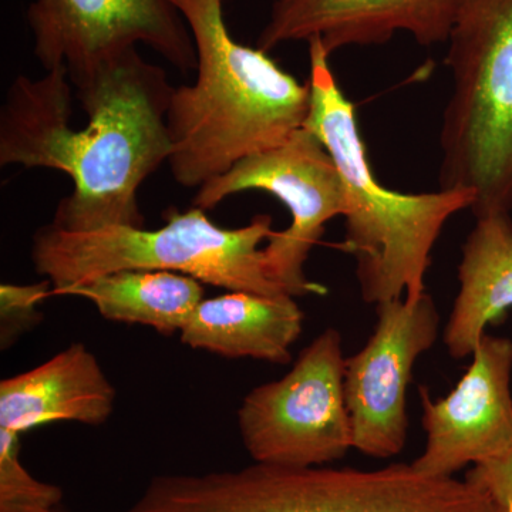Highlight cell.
<instances>
[{
	"label": "cell",
	"mask_w": 512,
	"mask_h": 512,
	"mask_svg": "<svg viewBox=\"0 0 512 512\" xmlns=\"http://www.w3.org/2000/svg\"><path fill=\"white\" fill-rule=\"evenodd\" d=\"M171 86L163 67L131 49L70 82L66 67L16 77L0 110V165L69 175L73 191L52 227H144L137 194L170 160Z\"/></svg>",
	"instance_id": "obj_1"
},
{
	"label": "cell",
	"mask_w": 512,
	"mask_h": 512,
	"mask_svg": "<svg viewBox=\"0 0 512 512\" xmlns=\"http://www.w3.org/2000/svg\"><path fill=\"white\" fill-rule=\"evenodd\" d=\"M197 52V79L174 87L167 111L171 173L200 188L235 164L282 146L305 127L311 86L299 83L259 47L229 32L224 0H171Z\"/></svg>",
	"instance_id": "obj_2"
},
{
	"label": "cell",
	"mask_w": 512,
	"mask_h": 512,
	"mask_svg": "<svg viewBox=\"0 0 512 512\" xmlns=\"http://www.w3.org/2000/svg\"><path fill=\"white\" fill-rule=\"evenodd\" d=\"M311 111L305 128L328 148L348 194L342 248L356 259V276L366 302L404 299L426 293L424 279L431 251L444 225L471 210L476 195L468 190L403 194L377 180L367 158L355 104L345 96L330 69V55L318 37L309 40Z\"/></svg>",
	"instance_id": "obj_3"
},
{
	"label": "cell",
	"mask_w": 512,
	"mask_h": 512,
	"mask_svg": "<svg viewBox=\"0 0 512 512\" xmlns=\"http://www.w3.org/2000/svg\"><path fill=\"white\" fill-rule=\"evenodd\" d=\"M120 512H498L487 494L413 464L281 467L157 476Z\"/></svg>",
	"instance_id": "obj_4"
},
{
	"label": "cell",
	"mask_w": 512,
	"mask_h": 512,
	"mask_svg": "<svg viewBox=\"0 0 512 512\" xmlns=\"http://www.w3.org/2000/svg\"><path fill=\"white\" fill-rule=\"evenodd\" d=\"M274 234L268 214L255 215L245 227L228 229L192 207L167 212L165 224L157 229L69 232L46 225L33 237L30 256L37 274L52 284L53 296L96 276L127 269L177 272L228 292L276 296L286 292L269 278L262 247Z\"/></svg>",
	"instance_id": "obj_5"
},
{
	"label": "cell",
	"mask_w": 512,
	"mask_h": 512,
	"mask_svg": "<svg viewBox=\"0 0 512 512\" xmlns=\"http://www.w3.org/2000/svg\"><path fill=\"white\" fill-rule=\"evenodd\" d=\"M453 90L440 188L476 195L474 217L512 211V0H463L446 42Z\"/></svg>",
	"instance_id": "obj_6"
},
{
	"label": "cell",
	"mask_w": 512,
	"mask_h": 512,
	"mask_svg": "<svg viewBox=\"0 0 512 512\" xmlns=\"http://www.w3.org/2000/svg\"><path fill=\"white\" fill-rule=\"evenodd\" d=\"M342 335L329 328L302 350L282 379L255 387L242 400L238 427L255 463L319 467L353 448L345 396Z\"/></svg>",
	"instance_id": "obj_7"
},
{
	"label": "cell",
	"mask_w": 512,
	"mask_h": 512,
	"mask_svg": "<svg viewBox=\"0 0 512 512\" xmlns=\"http://www.w3.org/2000/svg\"><path fill=\"white\" fill-rule=\"evenodd\" d=\"M252 190L274 195L291 214V225L275 231L264 247L269 278L293 298L325 295V286L306 276V261L326 224L348 212L345 183L328 148L303 127L282 146L245 158L202 185L194 207L211 210L231 195Z\"/></svg>",
	"instance_id": "obj_8"
},
{
	"label": "cell",
	"mask_w": 512,
	"mask_h": 512,
	"mask_svg": "<svg viewBox=\"0 0 512 512\" xmlns=\"http://www.w3.org/2000/svg\"><path fill=\"white\" fill-rule=\"evenodd\" d=\"M35 56L70 82L146 45L181 72L197 70L187 23L171 0H33L26 13Z\"/></svg>",
	"instance_id": "obj_9"
},
{
	"label": "cell",
	"mask_w": 512,
	"mask_h": 512,
	"mask_svg": "<svg viewBox=\"0 0 512 512\" xmlns=\"http://www.w3.org/2000/svg\"><path fill=\"white\" fill-rule=\"evenodd\" d=\"M376 313L369 342L346 359L345 396L353 448L369 457L389 458L406 446L407 389L414 363L436 343L440 315L427 292L416 302L379 303Z\"/></svg>",
	"instance_id": "obj_10"
},
{
	"label": "cell",
	"mask_w": 512,
	"mask_h": 512,
	"mask_svg": "<svg viewBox=\"0 0 512 512\" xmlns=\"http://www.w3.org/2000/svg\"><path fill=\"white\" fill-rule=\"evenodd\" d=\"M512 342L485 333L473 363L453 392L433 400L421 387L426 447L413 466L434 477H453L512 448Z\"/></svg>",
	"instance_id": "obj_11"
},
{
	"label": "cell",
	"mask_w": 512,
	"mask_h": 512,
	"mask_svg": "<svg viewBox=\"0 0 512 512\" xmlns=\"http://www.w3.org/2000/svg\"><path fill=\"white\" fill-rule=\"evenodd\" d=\"M463 0H275L256 47L269 53L318 37L330 56L386 45L407 33L420 46L446 45Z\"/></svg>",
	"instance_id": "obj_12"
},
{
	"label": "cell",
	"mask_w": 512,
	"mask_h": 512,
	"mask_svg": "<svg viewBox=\"0 0 512 512\" xmlns=\"http://www.w3.org/2000/svg\"><path fill=\"white\" fill-rule=\"evenodd\" d=\"M116 390L97 357L72 343L52 359L0 382V429L22 436L57 421L101 426L110 419Z\"/></svg>",
	"instance_id": "obj_13"
},
{
	"label": "cell",
	"mask_w": 512,
	"mask_h": 512,
	"mask_svg": "<svg viewBox=\"0 0 512 512\" xmlns=\"http://www.w3.org/2000/svg\"><path fill=\"white\" fill-rule=\"evenodd\" d=\"M302 309L291 295L228 292L204 299L180 332L184 345L231 359L252 357L288 365L301 336Z\"/></svg>",
	"instance_id": "obj_14"
},
{
	"label": "cell",
	"mask_w": 512,
	"mask_h": 512,
	"mask_svg": "<svg viewBox=\"0 0 512 512\" xmlns=\"http://www.w3.org/2000/svg\"><path fill=\"white\" fill-rule=\"evenodd\" d=\"M458 289L444 328V345L456 359L473 355L491 323L512 308L511 214L476 218L458 265Z\"/></svg>",
	"instance_id": "obj_15"
},
{
	"label": "cell",
	"mask_w": 512,
	"mask_h": 512,
	"mask_svg": "<svg viewBox=\"0 0 512 512\" xmlns=\"http://www.w3.org/2000/svg\"><path fill=\"white\" fill-rule=\"evenodd\" d=\"M202 282L168 271L127 269L96 276L59 296H77L111 322L144 325L163 335L181 332L204 301Z\"/></svg>",
	"instance_id": "obj_16"
},
{
	"label": "cell",
	"mask_w": 512,
	"mask_h": 512,
	"mask_svg": "<svg viewBox=\"0 0 512 512\" xmlns=\"http://www.w3.org/2000/svg\"><path fill=\"white\" fill-rule=\"evenodd\" d=\"M63 490L37 480L20 460V434L0 429V512H53Z\"/></svg>",
	"instance_id": "obj_17"
},
{
	"label": "cell",
	"mask_w": 512,
	"mask_h": 512,
	"mask_svg": "<svg viewBox=\"0 0 512 512\" xmlns=\"http://www.w3.org/2000/svg\"><path fill=\"white\" fill-rule=\"evenodd\" d=\"M53 296L47 279L33 285H0V345L8 349L28 330L42 322L40 303Z\"/></svg>",
	"instance_id": "obj_18"
},
{
	"label": "cell",
	"mask_w": 512,
	"mask_h": 512,
	"mask_svg": "<svg viewBox=\"0 0 512 512\" xmlns=\"http://www.w3.org/2000/svg\"><path fill=\"white\" fill-rule=\"evenodd\" d=\"M466 480L493 501L498 512H512V448L503 456L467 471Z\"/></svg>",
	"instance_id": "obj_19"
},
{
	"label": "cell",
	"mask_w": 512,
	"mask_h": 512,
	"mask_svg": "<svg viewBox=\"0 0 512 512\" xmlns=\"http://www.w3.org/2000/svg\"><path fill=\"white\" fill-rule=\"evenodd\" d=\"M53 512H69L66 510V508L63 507V504L62 505H59V507L56 508V510H53Z\"/></svg>",
	"instance_id": "obj_20"
}]
</instances>
